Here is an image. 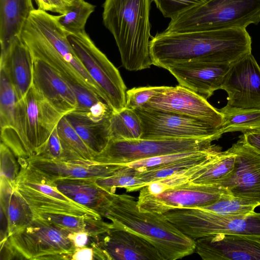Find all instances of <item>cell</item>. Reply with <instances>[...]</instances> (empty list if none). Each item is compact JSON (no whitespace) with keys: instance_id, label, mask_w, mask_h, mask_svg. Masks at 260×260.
Listing matches in <instances>:
<instances>
[{"instance_id":"1","label":"cell","mask_w":260,"mask_h":260,"mask_svg":"<svg viewBox=\"0 0 260 260\" xmlns=\"http://www.w3.org/2000/svg\"><path fill=\"white\" fill-rule=\"evenodd\" d=\"M251 45L246 28L164 31L151 37L149 53L153 65L167 70L171 66L190 61L231 64L251 53Z\"/></svg>"},{"instance_id":"2","label":"cell","mask_w":260,"mask_h":260,"mask_svg":"<svg viewBox=\"0 0 260 260\" xmlns=\"http://www.w3.org/2000/svg\"><path fill=\"white\" fill-rule=\"evenodd\" d=\"M69 35L58 22L56 16L35 9L20 36L34 59L45 62L67 81L82 84L104 100L98 85L75 53L68 40Z\"/></svg>"},{"instance_id":"3","label":"cell","mask_w":260,"mask_h":260,"mask_svg":"<svg viewBox=\"0 0 260 260\" xmlns=\"http://www.w3.org/2000/svg\"><path fill=\"white\" fill-rule=\"evenodd\" d=\"M104 217L110 220L113 227L148 241L164 260L180 259L195 251L194 240L181 232L163 213L140 211L137 201L130 195L113 193Z\"/></svg>"},{"instance_id":"4","label":"cell","mask_w":260,"mask_h":260,"mask_svg":"<svg viewBox=\"0 0 260 260\" xmlns=\"http://www.w3.org/2000/svg\"><path fill=\"white\" fill-rule=\"evenodd\" d=\"M152 0H105L103 21L113 35L120 52L122 64L129 71L149 68Z\"/></svg>"},{"instance_id":"5","label":"cell","mask_w":260,"mask_h":260,"mask_svg":"<svg viewBox=\"0 0 260 260\" xmlns=\"http://www.w3.org/2000/svg\"><path fill=\"white\" fill-rule=\"evenodd\" d=\"M63 116L32 85L17 104L13 126L1 130V142L18 158L38 155Z\"/></svg>"},{"instance_id":"6","label":"cell","mask_w":260,"mask_h":260,"mask_svg":"<svg viewBox=\"0 0 260 260\" xmlns=\"http://www.w3.org/2000/svg\"><path fill=\"white\" fill-rule=\"evenodd\" d=\"M260 22V0H208L171 19L164 30L184 32L246 28Z\"/></svg>"},{"instance_id":"7","label":"cell","mask_w":260,"mask_h":260,"mask_svg":"<svg viewBox=\"0 0 260 260\" xmlns=\"http://www.w3.org/2000/svg\"><path fill=\"white\" fill-rule=\"evenodd\" d=\"M37 217L3 243L11 255L32 260L72 259L76 247L71 234Z\"/></svg>"},{"instance_id":"8","label":"cell","mask_w":260,"mask_h":260,"mask_svg":"<svg viewBox=\"0 0 260 260\" xmlns=\"http://www.w3.org/2000/svg\"><path fill=\"white\" fill-rule=\"evenodd\" d=\"M163 214L181 232L194 240L216 234L260 239V213L225 216L197 208H185Z\"/></svg>"},{"instance_id":"9","label":"cell","mask_w":260,"mask_h":260,"mask_svg":"<svg viewBox=\"0 0 260 260\" xmlns=\"http://www.w3.org/2000/svg\"><path fill=\"white\" fill-rule=\"evenodd\" d=\"M18 161L21 168L14 185L34 215L39 213H53L101 217L68 198L57 188L52 180L30 168L22 158H18Z\"/></svg>"},{"instance_id":"10","label":"cell","mask_w":260,"mask_h":260,"mask_svg":"<svg viewBox=\"0 0 260 260\" xmlns=\"http://www.w3.org/2000/svg\"><path fill=\"white\" fill-rule=\"evenodd\" d=\"M224 192L227 190L218 185L188 182L166 187L156 181L140 190L137 205L142 212L164 213L175 209L201 208L212 204Z\"/></svg>"},{"instance_id":"11","label":"cell","mask_w":260,"mask_h":260,"mask_svg":"<svg viewBox=\"0 0 260 260\" xmlns=\"http://www.w3.org/2000/svg\"><path fill=\"white\" fill-rule=\"evenodd\" d=\"M68 37L79 59L100 88L105 102L115 112L124 108L126 87L117 69L86 31L70 34Z\"/></svg>"},{"instance_id":"12","label":"cell","mask_w":260,"mask_h":260,"mask_svg":"<svg viewBox=\"0 0 260 260\" xmlns=\"http://www.w3.org/2000/svg\"><path fill=\"white\" fill-rule=\"evenodd\" d=\"M212 139H110L94 160L122 165L162 155L210 149Z\"/></svg>"},{"instance_id":"13","label":"cell","mask_w":260,"mask_h":260,"mask_svg":"<svg viewBox=\"0 0 260 260\" xmlns=\"http://www.w3.org/2000/svg\"><path fill=\"white\" fill-rule=\"evenodd\" d=\"M142 125V139H202L216 140L220 128L209 122L183 115L140 108L134 110Z\"/></svg>"},{"instance_id":"14","label":"cell","mask_w":260,"mask_h":260,"mask_svg":"<svg viewBox=\"0 0 260 260\" xmlns=\"http://www.w3.org/2000/svg\"><path fill=\"white\" fill-rule=\"evenodd\" d=\"M141 108L165 111L200 119L221 128L223 116L207 99L180 85L165 86Z\"/></svg>"},{"instance_id":"15","label":"cell","mask_w":260,"mask_h":260,"mask_svg":"<svg viewBox=\"0 0 260 260\" xmlns=\"http://www.w3.org/2000/svg\"><path fill=\"white\" fill-rule=\"evenodd\" d=\"M221 89L228 94L226 105L260 109V67L252 53L230 64Z\"/></svg>"},{"instance_id":"16","label":"cell","mask_w":260,"mask_h":260,"mask_svg":"<svg viewBox=\"0 0 260 260\" xmlns=\"http://www.w3.org/2000/svg\"><path fill=\"white\" fill-rule=\"evenodd\" d=\"M236 154L232 176L218 185L235 197L260 205V154L241 139L231 147Z\"/></svg>"},{"instance_id":"17","label":"cell","mask_w":260,"mask_h":260,"mask_svg":"<svg viewBox=\"0 0 260 260\" xmlns=\"http://www.w3.org/2000/svg\"><path fill=\"white\" fill-rule=\"evenodd\" d=\"M90 244L98 249L104 259L164 260L146 240L113 226L106 233L91 238Z\"/></svg>"},{"instance_id":"18","label":"cell","mask_w":260,"mask_h":260,"mask_svg":"<svg viewBox=\"0 0 260 260\" xmlns=\"http://www.w3.org/2000/svg\"><path fill=\"white\" fill-rule=\"evenodd\" d=\"M30 168L52 181L62 179H91L109 176L121 165L104 164L95 160H61L41 156L22 158Z\"/></svg>"},{"instance_id":"19","label":"cell","mask_w":260,"mask_h":260,"mask_svg":"<svg viewBox=\"0 0 260 260\" xmlns=\"http://www.w3.org/2000/svg\"><path fill=\"white\" fill-rule=\"evenodd\" d=\"M195 242V250L204 260H260L259 238L216 234Z\"/></svg>"},{"instance_id":"20","label":"cell","mask_w":260,"mask_h":260,"mask_svg":"<svg viewBox=\"0 0 260 260\" xmlns=\"http://www.w3.org/2000/svg\"><path fill=\"white\" fill-rule=\"evenodd\" d=\"M230 64L190 61L171 66L167 70L176 79L179 85L207 99L215 90L221 89Z\"/></svg>"},{"instance_id":"21","label":"cell","mask_w":260,"mask_h":260,"mask_svg":"<svg viewBox=\"0 0 260 260\" xmlns=\"http://www.w3.org/2000/svg\"><path fill=\"white\" fill-rule=\"evenodd\" d=\"M32 85L63 115L76 110V98L67 80L50 66L39 59H34Z\"/></svg>"},{"instance_id":"22","label":"cell","mask_w":260,"mask_h":260,"mask_svg":"<svg viewBox=\"0 0 260 260\" xmlns=\"http://www.w3.org/2000/svg\"><path fill=\"white\" fill-rule=\"evenodd\" d=\"M33 66L31 52L20 36L13 40L6 51L1 53L0 68L7 74L18 101L32 86Z\"/></svg>"},{"instance_id":"23","label":"cell","mask_w":260,"mask_h":260,"mask_svg":"<svg viewBox=\"0 0 260 260\" xmlns=\"http://www.w3.org/2000/svg\"><path fill=\"white\" fill-rule=\"evenodd\" d=\"M57 188L75 202L104 217L113 193L98 185L95 180L62 179L53 181Z\"/></svg>"},{"instance_id":"24","label":"cell","mask_w":260,"mask_h":260,"mask_svg":"<svg viewBox=\"0 0 260 260\" xmlns=\"http://www.w3.org/2000/svg\"><path fill=\"white\" fill-rule=\"evenodd\" d=\"M1 211L6 218L8 237L29 224L34 214L23 198L15 189L14 182L1 177Z\"/></svg>"},{"instance_id":"25","label":"cell","mask_w":260,"mask_h":260,"mask_svg":"<svg viewBox=\"0 0 260 260\" xmlns=\"http://www.w3.org/2000/svg\"><path fill=\"white\" fill-rule=\"evenodd\" d=\"M65 117L95 156L101 152L110 140V117L99 118L89 113L75 110ZM95 157V156H94Z\"/></svg>"},{"instance_id":"26","label":"cell","mask_w":260,"mask_h":260,"mask_svg":"<svg viewBox=\"0 0 260 260\" xmlns=\"http://www.w3.org/2000/svg\"><path fill=\"white\" fill-rule=\"evenodd\" d=\"M34 9L32 0H0L1 53L6 51L13 40L20 36Z\"/></svg>"},{"instance_id":"27","label":"cell","mask_w":260,"mask_h":260,"mask_svg":"<svg viewBox=\"0 0 260 260\" xmlns=\"http://www.w3.org/2000/svg\"><path fill=\"white\" fill-rule=\"evenodd\" d=\"M35 217L72 233L86 232L91 238L106 233L112 226L111 222H105L102 217L93 218L60 213H39L35 214Z\"/></svg>"},{"instance_id":"28","label":"cell","mask_w":260,"mask_h":260,"mask_svg":"<svg viewBox=\"0 0 260 260\" xmlns=\"http://www.w3.org/2000/svg\"><path fill=\"white\" fill-rule=\"evenodd\" d=\"M236 154L230 148L220 151L204 163L189 182L203 185H218L228 180L234 171Z\"/></svg>"},{"instance_id":"29","label":"cell","mask_w":260,"mask_h":260,"mask_svg":"<svg viewBox=\"0 0 260 260\" xmlns=\"http://www.w3.org/2000/svg\"><path fill=\"white\" fill-rule=\"evenodd\" d=\"M223 116L220 134L241 132L243 133L260 129V109L238 108L226 105L218 109Z\"/></svg>"},{"instance_id":"30","label":"cell","mask_w":260,"mask_h":260,"mask_svg":"<svg viewBox=\"0 0 260 260\" xmlns=\"http://www.w3.org/2000/svg\"><path fill=\"white\" fill-rule=\"evenodd\" d=\"M64 153V160H94V153L88 147L64 116L56 126Z\"/></svg>"},{"instance_id":"31","label":"cell","mask_w":260,"mask_h":260,"mask_svg":"<svg viewBox=\"0 0 260 260\" xmlns=\"http://www.w3.org/2000/svg\"><path fill=\"white\" fill-rule=\"evenodd\" d=\"M142 132L141 120L135 110L124 108L112 113L109 119L110 139H139Z\"/></svg>"},{"instance_id":"32","label":"cell","mask_w":260,"mask_h":260,"mask_svg":"<svg viewBox=\"0 0 260 260\" xmlns=\"http://www.w3.org/2000/svg\"><path fill=\"white\" fill-rule=\"evenodd\" d=\"M121 167L113 174L95 180L96 183L104 189L114 192L117 188H123L128 192L140 190L146 184L137 176L134 168L121 165Z\"/></svg>"},{"instance_id":"33","label":"cell","mask_w":260,"mask_h":260,"mask_svg":"<svg viewBox=\"0 0 260 260\" xmlns=\"http://www.w3.org/2000/svg\"><path fill=\"white\" fill-rule=\"evenodd\" d=\"M95 9V6L84 0L71 4L68 11L56 16L57 20L69 34H76L85 31L88 18Z\"/></svg>"},{"instance_id":"34","label":"cell","mask_w":260,"mask_h":260,"mask_svg":"<svg viewBox=\"0 0 260 260\" xmlns=\"http://www.w3.org/2000/svg\"><path fill=\"white\" fill-rule=\"evenodd\" d=\"M18 100L14 87L5 70L0 68V126L1 130L13 125Z\"/></svg>"},{"instance_id":"35","label":"cell","mask_w":260,"mask_h":260,"mask_svg":"<svg viewBox=\"0 0 260 260\" xmlns=\"http://www.w3.org/2000/svg\"><path fill=\"white\" fill-rule=\"evenodd\" d=\"M258 204L223 193L215 203L201 208L202 210L225 216L245 215L254 212Z\"/></svg>"},{"instance_id":"36","label":"cell","mask_w":260,"mask_h":260,"mask_svg":"<svg viewBox=\"0 0 260 260\" xmlns=\"http://www.w3.org/2000/svg\"><path fill=\"white\" fill-rule=\"evenodd\" d=\"M200 151H201L184 152L162 155L140 159L122 165L136 169L139 172H143L166 166L180 161L194 155Z\"/></svg>"},{"instance_id":"37","label":"cell","mask_w":260,"mask_h":260,"mask_svg":"<svg viewBox=\"0 0 260 260\" xmlns=\"http://www.w3.org/2000/svg\"><path fill=\"white\" fill-rule=\"evenodd\" d=\"M208 0H152L166 18H174Z\"/></svg>"},{"instance_id":"38","label":"cell","mask_w":260,"mask_h":260,"mask_svg":"<svg viewBox=\"0 0 260 260\" xmlns=\"http://www.w3.org/2000/svg\"><path fill=\"white\" fill-rule=\"evenodd\" d=\"M164 87L165 86L134 87L127 90L125 108L134 110L141 108Z\"/></svg>"},{"instance_id":"39","label":"cell","mask_w":260,"mask_h":260,"mask_svg":"<svg viewBox=\"0 0 260 260\" xmlns=\"http://www.w3.org/2000/svg\"><path fill=\"white\" fill-rule=\"evenodd\" d=\"M67 82L76 98L77 102L76 111L88 112L90 109L99 102L104 101L96 92L82 84L74 82Z\"/></svg>"},{"instance_id":"40","label":"cell","mask_w":260,"mask_h":260,"mask_svg":"<svg viewBox=\"0 0 260 260\" xmlns=\"http://www.w3.org/2000/svg\"><path fill=\"white\" fill-rule=\"evenodd\" d=\"M1 177L14 182L19 173L15 155L11 150L1 142L0 146Z\"/></svg>"},{"instance_id":"41","label":"cell","mask_w":260,"mask_h":260,"mask_svg":"<svg viewBox=\"0 0 260 260\" xmlns=\"http://www.w3.org/2000/svg\"><path fill=\"white\" fill-rule=\"evenodd\" d=\"M38 156L61 160H64V151L58 137L56 127L51 134L43 150Z\"/></svg>"},{"instance_id":"42","label":"cell","mask_w":260,"mask_h":260,"mask_svg":"<svg viewBox=\"0 0 260 260\" xmlns=\"http://www.w3.org/2000/svg\"><path fill=\"white\" fill-rule=\"evenodd\" d=\"M38 9L64 14L71 5L68 0H35Z\"/></svg>"},{"instance_id":"43","label":"cell","mask_w":260,"mask_h":260,"mask_svg":"<svg viewBox=\"0 0 260 260\" xmlns=\"http://www.w3.org/2000/svg\"><path fill=\"white\" fill-rule=\"evenodd\" d=\"M246 145L260 154V129L244 133L239 137Z\"/></svg>"},{"instance_id":"44","label":"cell","mask_w":260,"mask_h":260,"mask_svg":"<svg viewBox=\"0 0 260 260\" xmlns=\"http://www.w3.org/2000/svg\"><path fill=\"white\" fill-rule=\"evenodd\" d=\"M100 259L96 249L92 246H85L76 248L73 253L72 259L74 260H91Z\"/></svg>"},{"instance_id":"45","label":"cell","mask_w":260,"mask_h":260,"mask_svg":"<svg viewBox=\"0 0 260 260\" xmlns=\"http://www.w3.org/2000/svg\"><path fill=\"white\" fill-rule=\"evenodd\" d=\"M71 238L76 248L87 246L89 240L91 239L89 234L84 232L71 233Z\"/></svg>"},{"instance_id":"46","label":"cell","mask_w":260,"mask_h":260,"mask_svg":"<svg viewBox=\"0 0 260 260\" xmlns=\"http://www.w3.org/2000/svg\"><path fill=\"white\" fill-rule=\"evenodd\" d=\"M70 3L72 4L74 2H76L77 1H80V0H68Z\"/></svg>"}]
</instances>
